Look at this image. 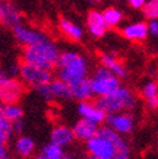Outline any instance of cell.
<instances>
[{"instance_id":"8992f818","label":"cell","mask_w":158,"mask_h":159,"mask_svg":"<svg viewBox=\"0 0 158 159\" xmlns=\"http://www.w3.org/2000/svg\"><path fill=\"white\" fill-rule=\"evenodd\" d=\"M18 76H20V80L25 84V87H29V88H33V89H38L39 87L49 83L53 79L52 70L43 69L22 61L20 65Z\"/></svg>"},{"instance_id":"2e32d148","label":"cell","mask_w":158,"mask_h":159,"mask_svg":"<svg viewBox=\"0 0 158 159\" xmlns=\"http://www.w3.org/2000/svg\"><path fill=\"white\" fill-rule=\"evenodd\" d=\"M122 35L126 39H128L131 42H135V43L144 42L149 35L146 22L139 21V22L130 23V25H126L122 29Z\"/></svg>"},{"instance_id":"d6986e66","label":"cell","mask_w":158,"mask_h":159,"mask_svg":"<svg viewBox=\"0 0 158 159\" xmlns=\"http://www.w3.org/2000/svg\"><path fill=\"white\" fill-rule=\"evenodd\" d=\"M100 62L102 66L106 67L110 73L114 74L119 79L127 76V70H126V67L122 65V62L118 60L115 56L110 54V53H102L100 56Z\"/></svg>"},{"instance_id":"44dd1931","label":"cell","mask_w":158,"mask_h":159,"mask_svg":"<svg viewBox=\"0 0 158 159\" xmlns=\"http://www.w3.org/2000/svg\"><path fill=\"white\" fill-rule=\"evenodd\" d=\"M144 98L146 100V105L151 110L158 109V83L154 80L146 82L141 89Z\"/></svg>"},{"instance_id":"6da1fadb","label":"cell","mask_w":158,"mask_h":159,"mask_svg":"<svg viewBox=\"0 0 158 159\" xmlns=\"http://www.w3.org/2000/svg\"><path fill=\"white\" fill-rule=\"evenodd\" d=\"M90 155L99 159H131V150L122 134L109 125L99 127L97 133L86 141Z\"/></svg>"},{"instance_id":"f1b7e54d","label":"cell","mask_w":158,"mask_h":159,"mask_svg":"<svg viewBox=\"0 0 158 159\" xmlns=\"http://www.w3.org/2000/svg\"><path fill=\"white\" fill-rule=\"evenodd\" d=\"M127 2L132 8H135V9H141L143 5L146 3V0H127Z\"/></svg>"},{"instance_id":"52a82bcc","label":"cell","mask_w":158,"mask_h":159,"mask_svg":"<svg viewBox=\"0 0 158 159\" xmlns=\"http://www.w3.org/2000/svg\"><path fill=\"white\" fill-rule=\"evenodd\" d=\"M40 96L47 101H69L72 100V92H70L69 85L62 82L61 79H52L49 83H47L42 87L35 89Z\"/></svg>"},{"instance_id":"4316f807","label":"cell","mask_w":158,"mask_h":159,"mask_svg":"<svg viewBox=\"0 0 158 159\" xmlns=\"http://www.w3.org/2000/svg\"><path fill=\"white\" fill-rule=\"evenodd\" d=\"M146 25H148V33L153 36H158V20H149Z\"/></svg>"},{"instance_id":"603a6c76","label":"cell","mask_w":158,"mask_h":159,"mask_svg":"<svg viewBox=\"0 0 158 159\" xmlns=\"http://www.w3.org/2000/svg\"><path fill=\"white\" fill-rule=\"evenodd\" d=\"M102 16H104V20L109 27L118 26L123 20V13L118 9V8H114V7L105 8V9L102 11Z\"/></svg>"},{"instance_id":"836d02e7","label":"cell","mask_w":158,"mask_h":159,"mask_svg":"<svg viewBox=\"0 0 158 159\" xmlns=\"http://www.w3.org/2000/svg\"><path fill=\"white\" fill-rule=\"evenodd\" d=\"M4 2H5V0H0V9H2V5H3Z\"/></svg>"},{"instance_id":"e0dca14e","label":"cell","mask_w":158,"mask_h":159,"mask_svg":"<svg viewBox=\"0 0 158 159\" xmlns=\"http://www.w3.org/2000/svg\"><path fill=\"white\" fill-rule=\"evenodd\" d=\"M75 137L73 129L67 125H57L51 131V142L61 148H66L74 142Z\"/></svg>"},{"instance_id":"ac0fdd59","label":"cell","mask_w":158,"mask_h":159,"mask_svg":"<svg viewBox=\"0 0 158 159\" xmlns=\"http://www.w3.org/2000/svg\"><path fill=\"white\" fill-rule=\"evenodd\" d=\"M58 29L62 33V35L72 42H79L83 38V29L79 25H77L75 22L65 17H61L58 20Z\"/></svg>"},{"instance_id":"9c48e42d","label":"cell","mask_w":158,"mask_h":159,"mask_svg":"<svg viewBox=\"0 0 158 159\" xmlns=\"http://www.w3.org/2000/svg\"><path fill=\"white\" fill-rule=\"evenodd\" d=\"M104 123L123 136L132 132L135 127V119L131 111H119V113H108Z\"/></svg>"},{"instance_id":"3957f363","label":"cell","mask_w":158,"mask_h":159,"mask_svg":"<svg viewBox=\"0 0 158 159\" xmlns=\"http://www.w3.org/2000/svg\"><path fill=\"white\" fill-rule=\"evenodd\" d=\"M56 67L57 78L66 84L88 75V62L82 54L74 51L61 52Z\"/></svg>"},{"instance_id":"7a4b0ae2","label":"cell","mask_w":158,"mask_h":159,"mask_svg":"<svg viewBox=\"0 0 158 159\" xmlns=\"http://www.w3.org/2000/svg\"><path fill=\"white\" fill-rule=\"evenodd\" d=\"M60 49L49 38L38 42L27 47H23L21 53V61L31 63L43 69L53 70L57 65V60L60 57Z\"/></svg>"},{"instance_id":"1f68e13d","label":"cell","mask_w":158,"mask_h":159,"mask_svg":"<svg viewBox=\"0 0 158 159\" xmlns=\"http://www.w3.org/2000/svg\"><path fill=\"white\" fill-rule=\"evenodd\" d=\"M62 159H73V158H72V155H70V154H65Z\"/></svg>"},{"instance_id":"277c9868","label":"cell","mask_w":158,"mask_h":159,"mask_svg":"<svg viewBox=\"0 0 158 159\" xmlns=\"http://www.w3.org/2000/svg\"><path fill=\"white\" fill-rule=\"evenodd\" d=\"M105 113H119V111H131L136 106V94L127 87L119 85L118 88L106 94V96L97 97L95 101Z\"/></svg>"},{"instance_id":"7402d4cb","label":"cell","mask_w":158,"mask_h":159,"mask_svg":"<svg viewBox=\"0 0 158 159\" xmlns=\"http://www.w3.org/2000/svg\"><path fill=\"white\" fill-rule=\"evenodd\" d=\"M0 115L7 118L8 120L14 122L23 118V110L18 104H2L0 102Z\"/></svg>"},{"instance_id":"5bb4252c","label":"cell","mask_w":158,"mask_h":159,"mask_svg":"<svg viewBox=\"0 0 158 159\" xmlns=\"http://www.w3.org/2000/svg\"><path fill=\"white\" fill-rule=\"evenodd\" d=\"M69 88L72 92L73 98H77L78 101H84V100H92L93 97V91L91 87V80L88 76L77 79V80L69 83Z\"/></svg>"},{"instance_id":"30bf717a","label":"cell","mask_w":158,"mask_h":159,"mask_svg":"<svg viewBox=\"0 0 158 159\" xmlns=\"http://www.w3.org/2000/svg\"><path fill=\"white\" fill-rule=\"evenodd\" d=\"M12 34H13L16 40H17L22 47L35 44L38 42L44 40L45 38H48L44 33H42V31L27 27L25 25H22V23H20V25L14 26L12 29Z\"/></svg>"},{"instance_id":"83f0119b","label":"cell","mask_w":158,"mask_h":159,"mask_svg":"<svg viewBox=\"0 0 158 159\" xmlns=\"http://www.w3.org/2000/svg\"><path fill=\"white\" fill-rule=\"evenodd\" d=\"M0 159H12L9 150L7 148V144L0 145Z\"/></svg>"},{"instance_id":"ba28073f","label":"cell","mask_w":158,"mask_h":159,"mask_svg":"<svg viewBox=\"0 0 158 159\" xmlns=\"http://www.w3.org/2000/svg\"><path fill=\"white\" fill-rule=\"evenodd\" d=\"M25 92V84L20 79L8 76L0 84V102L2 104H18Z\"/></svg>"},{"instance_id":"8fae6325","label":"cell","mask_w":158,"mask_h":159,"mask_svg":"<svg viewBox=\"0 0 158 159\" xmlns=\"http://www.w3.org/2000/svg\"><path fill=\"white\" fill-rule=\"evenodd\" d=\"M78 113L82 118L88 119V120H91V122H95L99 125L105 122V116H106L105 111L102 109H100L99 105L92 100L79 101Z\"/></svg>"},{"instance_id":"5b68a950","label":"cell","mask_w":158,"mask_h":159,"mask_svg":"<svg viewBox=\"0 0 158 159\" xmlns=\"http://www.w3.org/2000/svg\"><path fill=\"white\" fill-rule=\"evenodd\" d=\"M90 80H91V87L93 91V96H97V97L106 96V94L114 92L121 85V79L115 76L114 74H112L102 65H100L93 71Z\"/></svg>"},{"instance_id":"cb8c5ba5","label":"cell","mask_w":158,"mask_h":159,"mask_svg":"<svg viewBox=\"0 0 158 159\" xmlns=\"http://www.w3.org/2000/svg\"><path fill=\"white\" fill-rule=\"evenodd\" d=\"M141 12L146 20H158V0H146Z\"/></svg>"},{"instance_id":"484cf974","label":"cell","mask_w":158,"mask_h":159,"mask_svg":"<svg viewBox=\"0 0 158 159\" xmlns=\"http://www.w3.org/2000/svg\"><path fill=\"white\" fill-rule=\"evenodd\" d=\"M23 129H25V122H23V119H18V120L12 122V131H13V133L22 134Z\"/></svg>"},{"instance_id":"ffe728a7","label":"cell","mask_w":158,"mask_h":159,"mask_svg":"<svg viewBox=\"0 0 158 159\" xmlns=\"http://www.w3.org/2000/svg\"><path fill=\"white\" fill-rule=\"evenodd\" d=\"M14 153L22 159H29L35 152V141L33 137L26 134H20V137L14 142Z\"/></svg>"},{"instance_id":"4dcf8cb0","label":"cell","mask_w":158,"mask_h":159,"mask_svg":"<svg viewBox=\"0 0 158 159\" xmlns=\"http://www.w3.org/2000/svg\"><path fill=\"white\" fill-rule=\"evenodd\" d=\"M8 78V74H7V71H5V69L0 65V84H2L5 79Z\"/></svg>"},{"instance_id":"7c38bea8","label":"cell","mask_w":158,"mask_h":159,"mask_svg":"<svg viewBox=\"0 0 158 159\" xmlns=\"http://www.w3.org/2000/svg\"><path fill=\"white\" fill-rule=\"evenodd\" d=\"M20 23H22L21 11L13 3L5 0L0 9V25L8 29H13Z\"/></svg>"},{"instance_id":"4fadbf2b","label":"cell","mask_w":158,"mask_h":159,"mask_svg":"<svg viewBox=\"0 0 158 159\" xmlns=\"http://www.w3.org/2000/svg\"><path fill=\"white\" fill-rule=\"evenodd\" d=\"M87 29H88L91 35H93L95 38H101L106 34L109 26L106 25V22L104 20L102 12L97 9L90 11L88 16H87Z\"/></svg>"},{"instance_id":"9a60e30c","label":"cell","mask_w":158,"mask_h":159,"mask_svg":"<svg viewBox=\"0 0 158 159\" xmlns=\"http://www.w3.org/2000/svg\"><path fill=\"white\" fill-rule=\"evenodd\" d=\"M73 133H74V137L78 141H87L90 140L91 137H93L95 134L97 133L99 129V124H96L95 122H91L88 119H79V120L74 124L73 127Z\"/></svg>"},{"instance_id":"d4e9b609","label":"cell","mask_w":158,"mask_h":159,"mask_svg":"<svg viewBox=\"0 0 158 159\" xmlns=\"http://www.w3.org/2000/svg\"><path fill=\"white\" fill-rule=\"evenodd\" d=\"M0 131H3L5 134H8L9 137H12L13 131H12V122L8 120L7 118L3 115H0Z\"/></svg>"},{"instance_id":"d6a6232c","label":"cell","mask_w":158,"mask_h":159,"mask_svg":"<svg viewBox=\"0 0 158 159\" xmlns=\"http://www.w3.org/2000/svg\"><path fill=\"white\" fill-rule=\"evenodd\" d=\"M88 2H91V3H100V2H102V0H88Z\"/></svg>"},{"instance_id":"f546056e","label":"cell","mask_w":158,"mask_h":159,"mask_svg":"<svg viewBox=\"0 0 158 159\" xmlns=\"http://www.w3.org/2000/svg\"><path fill=\"white\" fill-rule=\"evenodd\" d=\"M9 140H11V137L8 136V134H5L3 131H0V145H2V144H7Z\"/></svg>"}]
</instances>
